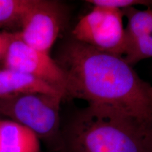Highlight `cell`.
I'll use <instances>...</instances> for the list:
<instances>
[{
    "label": "cell",
    "instance_id": "obj_7",
    "mask_svg": "<svg viewBox=\"0 0 152 152\" xmlns=\"http://www.w3.org/2000/svg\"><path fill=\"white\" fill-rule=\"evenodd\" d=\"M126 17L123 58L130 66L152 58V8L140 10L131 7L123 10Z\"/></svg>",
    "mask_w": 152,
    "mask_h": 152
},
{
    "label": "cell",
    "instance_id": "obj_13",
    "mask_svg": "<svg viewBox=\"0 0 152 152\" xmlns=\"http://www.w3.org/2000/svg\"><path fill=\"white\" fill-rule=\"evenodd\" d=\"M152 152V125L149 129L147 142V151Z\"/></svg>",
    "mask_w": 152,
    "mask_h": 152
},
{
    "label": "cell",
    "instance_id": "obj_8",
    "mask_svg": "<svg viewBox=\"0 0 152 152\" xmlns=\"http://www.w3.org/2000/svg\"><path fill=\"white\" fill-rule=\"evenodd\" d=\"M28 93H45L64 96L61 91L33 76L9 68L0 69V98Z\"/></svg>",
    "mask_w": 152,
    "mask_h": 152
},
{
    "label": "cell",
    "instance_id": "obj_9",
    "mask_svg": "<svg viewBox=\"0 0 152 152\" xmlns=\"http://www.w3.org/2000/svg\"><path fill=\"white\" fill-rule=\"evenodd\" d=\"M40 140L18 123L0 119V152H39Z\"/></svg>",
    "mask_w": 152,
    "mask_h": 152
},
{
    "label": "cell",
    "instance_id": "obj_3",
    "mask_svg": "<svg viewBox=\"0 0 152 152\" xmlns=\"http://www.w3.org/2000/svg\"><path fill=\"white\" fill-rule=\"evenodd\" d=\"M62 94L28 93L0 98V116L18 123L59 150Z\"/></svg>",
    "mask_w": 152,
    "mask_h": 152
},
{
    "label": "cell",
    "instance_id": "obj_6",
    "mask_svg": "<svg viewBox=\"0 0 152 152\" xmlns=\"http://www.w3.org/2000/svg\"><path fill=\"white\" fill-rule=\"evenodd\" d=\"M4 68L15 70L45 82L65 96L66 75L49 54L29 46L18 37L11 43L3 60Z\"/></svg>",
    "mask_w": 152,
    "mask_h": 152
},
{
    "label": "cell",
    "instance_id": "obj_11",
    "mask_svg": "<svg viewBox=\"0 0 152 152\" xmlns=\"http://www.w3.org/2000/svg\"><path fill=\"white\" fill-rule=\"evenodd\" d=\"M87 2L93 6L108 7L121 11L135 7L136 6H144L148 8H152V1L149 0H90Z\"/></svg>",
    "mask_w": 152,
    "mask_h": 152
},
{
    "label": "cell",
    "instance_id": "obj_5",
    "mask_svg": "<svg viewBox=\"0 0 152 152\" xmlns=\"http://www.w3.org/2000/svg\"><path fill=\"white\" fill-rule=\"evenodd\" d=\"M66 9L52 0H33L25 17L18 37L29 46L49 54L64 28Z\"/></svg>",
    "mask_w": 152,
    "mask_h": 152
},
{
    "label": "cell",
    "instance_id": "obj_2",
    "mask_svg": "<svg viewBox=\"0 0 152 152\" xmlns=\"http://www.w3.org/2000/svg\"><path fill=\"white\" fill-rule=\"evenodd\" d=\"M152 125L113 109L86 106L61 133L59 152H146Z\"/></svg>",
    "mask_w": 152,
    "mask_h": 152
},
{
    "label": "cell",
    "instance_id": "obj_12",
    "mask_svg": "<svg viewBox=\"0 0 152 152\" xmlns=\"http://www.w3.org/2000/svg\"><path fill=\"white\" fill-rule=\"evenodd\" d=\"M16 36V33L0 31V61H3L7 50Z\"/></svg>",
    "mask_w": 152,
    "mask_h": 152
},
{
    "label": "cell",
    "instance_id": "obj_10",
    "mask_svg": "<svg viewBox=\"0 0 152 152\" xmlns=\"http://www.w3.org/2000/svg\"><path fill=\"white\" fill-rule=\"evenodd\" d=\"M33 0H0V29L18 33Z\"/></svg>",
    "mask_w": 152,
    "mask_h": 152
},
{
    "label": "cell",
    "instance_id": "obj_4",
    "mask_svg": "<svg viewBox=\"0 0 152 152\" xmlns=\"http://www.w3.org/2000/svg\"><path fill=\"white\" fill-rule=\"evenodd\" d=\"M122 11L93 6L72 30V38L109 54L123 56L125 28Z\"/></svg>",
    "mask_w": 152,
    "mask_h": 152
},
{
    "label": "cell",
    "instance_id": "obj_14",
    "mask_svg": "<svg viewBox=\"0 0 152 152\" xmlns=\"http://www.w3.org/2000/svg\"><path fill=\"white\" fill-rule=\"evenodd\" d=\"M151 96H152V86L151 87Z\"/></svg>",
    "mask_w": 152,
    "mask_h": 152
},
{
    "label": "cell",
    "instance_id": "obj_1",
    "mask_svg": "<svg viewBox=\"0 0 152 152\" xmlns=\"http://www.w3.org/2000/svg\"><path fill=\"white\" fill-rule=\"evenodd\" d=\"M56 61L66 75L65 98L87 106L113 109L152 125L151 85L140 78L123 57L99 50L71 37Z\"/></svg>",
    "mask_w": 152,
    "mask_h": 152
}]
</instances>
